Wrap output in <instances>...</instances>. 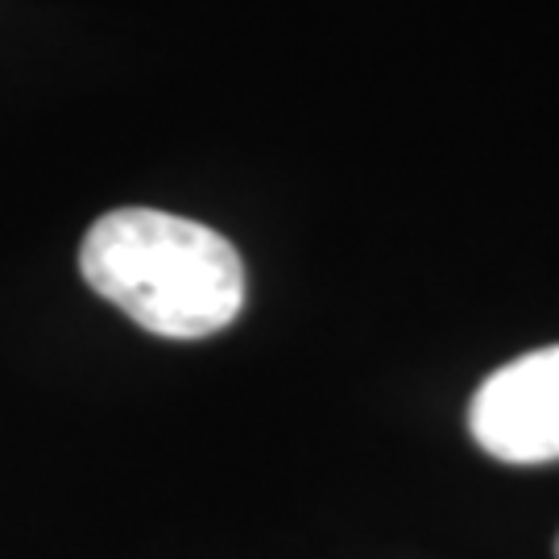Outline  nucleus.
<instances>
[{"label":"nucleus","mask_w":559,"mask_h":559,"mask_svg":"<svg viewBox=\"0 0 559 559\" xmlns=\"http://www.w3.org/2000/svg\"><path fill=\"white\" fill-rule=\"evenodd\" d=\"M83 282L129 320L166 340L224 332L245 307L237 245L187 216L117 207L80 245Z\"/></svg>","instance_id":"nucleus-1"},{"label":"nucleus","mask_w":559,"mask_h":559,"mask_svg":"<svg viewBox=\"0 0 559 559\" xmlns=\"http://www.w3.org/2000/svg\"><path fill=\"white\" fill-rule=\"evenodd\" d=\"M468 436L501 464L559 460V344L535 348L480 381L468 402Z\"/></svg>","instance_id":"nucleus-2"},{"label":"nucleus","mask_w":559,"mask_h":559,"mask_svg":"<svg viewBox=\"0 0 559 559\" xmlns=\"http://www.w3.org/2000/svg\"><path fill=\"white\" fill-rule=\"evenodd\" d=\"M556 556H559V535H556Z\"/></svg>","instance_id":"nucleus-3"}]
</instances>
